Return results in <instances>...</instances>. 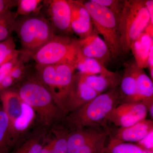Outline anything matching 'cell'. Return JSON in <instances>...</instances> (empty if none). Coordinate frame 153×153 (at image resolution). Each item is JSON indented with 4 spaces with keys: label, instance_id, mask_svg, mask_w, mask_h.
Segmentation results:
<instances>
[{
    "label": "cell",
    "instance_id": "15",
    "mask_svg": "<svg viewBox=\"0 0 153 153\" xmlns=\"http://www.w3.org/2000/svg\"><path fill=\"white\" fill-rule=\"evenodd\" d=\"M0 102L10 125L24 113L26 103L16 90L7 88L0 90Z\"/></svg>",
    "mask_w": 153,
    "mask_h": 153
},
{
    "label": "cell",
    "instance_id": "4",
    "mask_svg": "<svg viewBox=\"0 0 153 153\" xmlns=\"http://www.w3.org/2000/svg\"><path fill=\"white\" fill-rule=\"evenodd\" d=\"M150 20L146 0H125L119 18L121 55L129 54L132 43L143 32Z\"/></svg>",
    "mask_w": 153,
    "mask_h": 153
},
{
    "label": "cell",
    "instance_id": "10",
    "mask_svg": "<svg viewBox=\"0 0 153 153\" xmlns=\"http://www.w3.org/2000/svg\"><path fill=\"white\" fill-rule=\"evenodd\" d=\"M109 142L106 146L121 143H138L153 131V120L145 119L126 128H108Z\"/></svg>",
    "mask_w": 153,
    "mask_h": 153
},
{
    "label": "cell",
    "instance_id": "12",
    "mask_svg": "<svg viewBox=\"0 0 153 153\" xmlns=\"http://www.w3.org/2000/svg\"><path fill=\"white\" fill-rule=\"evenodd\" d=\"M76 42L78 51L85 57L95 59L104 65L111 59L108 47L94 30L89 36L77 39Z\"/></svg>",
    "mask_w": 153,
    "mask_h": 153
},
{
    "label": "cell",
    "instance_id": "17",
    "mask_svg": "<svg viewBox=\"0 0 153 153\" xmlns=\"http://www.w3.org/2000/svg\"><path fill=\"white\" fill-rule=\"evenodd\" d=\"M136 90L133 96L122 102H144L148 106L153 103V80L143 69L137 67Z\"/></svg>",
    "mask_w": 153,
    "mask_h": 153
},
{
    "label": "cell",
    "instance_id": "20",
    "mask_svg": "<svg viewBox=\"0 0 153 153\" xmlns=\"http://www.w3.org/2000/svg\"><path fill=\"white\" fill-rule=\"evenodd\" d=\"M123 76L121 77L119 87L122 96L121 102L130 98L136 90V74L137 67L135 62L126 63Z\"/></svg>",
    "mask_w": 153,
    "mask_h": 153
},
{
    "label": "cell",
    "instance_id": "11",
    "mask_svg": "<svg viewBox=\"0 0 153 153\" xmlns=\"http://www.w3.org/2000/svg\"><path fill=\"white\" fill-rule=\"evenodd\" d=\"M98 95L83 81L79 72L74 74L63 106L65 115L74 111Z\"/></svg>",
    "mask_w": 153,
    "mask_h": 153
},
{
    "label": "cell",
    "instance_id": "37",
    "mask_svg": "<svg viewBox=\"0 0 153 153\" xmlns=\"http://www.w3.org/2000/svg\"><path fill=\"white\" fill-rule=\"evenodd\" d=\"M146 5L150 15L149 23L153 24V0H146Z\"/></svg>",
    "mask_w": 153,
    "mask_h": 153
},
{
    "label": "cell",
    "instance_id": "14",
    "mask_svg": "<svg viewBox=\"0 0 153 153\" xmlns=\"http://www.w3.org/2000/svg\"><path fill=\"white\" fill-rule=\"evenodd\" d=\"M50 130L36 125L21 138L10 153H39L49 137Z\"/></svg>",
    "mask_w": 153,
    "mask_h": 153
},
{
    "label": "cell",
    "instance_id": "21",
    "mask_svg": "<svg viewBox=\"0 0 153 153\" xmlns=\"http://www.w3.org/2000/svg\"><path fill=\"white\" fill-rule=\"evenodd\" d=\"M76 69L85 74H108L112 71L108 70L104 65L94 58L85 57L78 51L76 60Z\"/></svg>",
    "mask_w": 153,
    "mask_h": 153
},
{
    "label": "cell",
    "instance_id": "16",
    "mask_svg": "<svg viewBox=\"0 0 153 153\" xmlns=\"http://www.w3.org/2000/svg\"><path fill=\"white\" fill-rule=\"evenodd\" d=\"M108 130L103 127L85 128L68 132L67 137L68 153H76L81 147Z\"/></svg>",
    "mask_w": 153,
    "mask_h": 153
},
{
    "label": "cell",
    "instance_id": "2",
    "mask_svg": "<svg viewBox=\"0 0 153 153\" xmlns=\"http://www.w3.org/2000/svg\"><path fill=\"white\" fill-rule=\"evenodd\" d=\"M121 100L119 86L113 88L66 114L59 124L68 132L85 128H105L107 117Z\"/></svg>",
    "mask_w": 153,
    "mask_h": 153
},
{
    "label": "cell",
    "instance_id": "32",
    "mask_svg": "<svg viewBox=\"0 0 153 153\" xmlns=\"http://www.w3.org/2000/svg\"><path fill=\"white\" fill-rule=\"evenodd\" d=\"M17 17L16 13L12 12L10 10L2 13L0 14V25L16 20Z\"/></svg>",
    "mask_w": 153,
    "mask_h": 153
},
{
    "label": "cell",
    "instance_id": "9",
    "mask_svg": "<svg viewBox=\"0 0 153 153\" xmlns=\"http://www.w3.org/2000/svg\"><path fill=\"white\" fill-rule=\"evenodd\" d=\"M46 2L48 21L59 35L71 37L73 33L71 25V9L68 1L52 0Z\"/></svg>",
    "mask_w": 153,
    "mask_h": 153
},
{
    "label": "cell",
    "instance_id": "7",
    "mask_svg": "<svg viewBox=\"0 0 153 153\" xmlns=\"http://www.w3.org/2000/svg\"><path fill=\"white\" fill-rule=\"evenodd\" d=\"M76 40L69 36L56 35L38 49L32 57L39 65L71 63L76 65L78 52Z\"/></svg>",
    "mask_w": 153,
    "mask_h": 153
},
{
    "label": "cell",
    "instance_id": "29",
    "mask_svg": "<svg viewBox=\"0 0 153 153\" xmlns=\"http://www.w3.org/2000/svg\"><path fill=\"white\" fill-rule=\"evenodd\" d=\"M17 62V59H16L7 62L0 66V83L5 77L10 75L11 70Z\"/></svg>",
    "mask_w": 153,
    "mask_h": 153
},
{
    "label": "cell",
    "instance_id": "6",
    "mask_svg": "<svg viewBox=\"0 0 153 153\" xmlns=\"http://www.w3.org/2000/svg\"><path fill=\"white\" fill-rule=\"evenodd\" d=\"M83 2L91 17L94 30L103 36L111 58H117L121 55L119 18L108 8L92 0Z\"/></svg>",
    "mask_w": 153,
    "mask_h": 153
},
{
    "label": "cell",
    "instance_id": "39",
    "mask_svg": "<svg viewBox=\"0 0 153 153\" xmlns=\"http://www.w3.org/2000/svg\"><path fill=\"white\" fill-rule=\"evenodd\" d=\"M148 113L149 114L151 118L153 120V103H152L148 106Z\"/></svg>",
    "mask_w": 153,
    "mask_h": 153
},
{
    "label": "cell",
    "instance_id": "1",
    "mask_svg": "<svg viewBox=\"0 0 153 153\" xmlns=\"http://www.w3.org/2000/svg\"><path fill=\"white\" fill-rule=\"evenodd\" d=\"M25 103L36 114V125L50 131L60 122L65 114L47 88L36 74L24 76L16 90Z\"/></svg>",
    "mask_w": 153,
    "mask_h": 153
},
{
    "label": "cell",
    "instance_id": "31",
    "mask_svg": "<svg viewBox=\"0 0 153 153\" xmlns=\"http://www.w3.org/2000/svg\"><path fill=\"white\" fill-rule=\"evenodd\" d=\"M153 131L137 143L140 146L146 149L153 150Z\"/></svg>",
    "mask_w": 153,
    "mask_h": 153
},
{
    "label": "cell",
    "instance_id": "25",
    "mask_svg": "<svg viewBox=\"0 0 153 153\" xmlns=\"http://www.w3.org/2000/svg\"><path fill=\"white\" fill-rule=\"evenodd\" d=\"M109 134L108 129L104 134L81 147L76 153H103Z\"/></svg>",
    "mask_w": 153,
    "mask_h": 153
},
{
    "label": "cell",
    "instance_id": "27",
    "mask_svg": "<svg viewBox=\"0 0 153 153\" xmlns=\"http://www.w3.org/2000/svg\"><path fill=\"white\" fill-rule=\"evenodd\" d=\"M42 1L40 0H21L17 1L18 11L16 13L21 16H27L30 15L32 13H35V11L38 9V5Z\"/></svg>",
    "mask_w": 153,
    "mask_h": 153
},
{
    "label": "cell",
    "instance_id": "13",
    "mask_svg": "<svg viewBox=\"0 0 153 153\" xmlns=\"http://www.w3.org/2000/svg\"><path fill=\"white\" fill-rule=\"evenodd\" d=\"M71 9V30L82 39L90 35L94 31L91 17L83 4V1L68 0Z\"/></svg>",
    "mask_w": 153,
    "mask_h": 153
},
{
    "label": "cell",
    "instance_id": "28",
    "mask_svg": "<svg viewBox=\"0 0 153 153\" xmlns=\"http://www.w3.org/2000/svg\"><path fill=\"white\" fill-rule=\"evenodd\" d=\"M92 1L99 4L101 5L108 8L120 18L123 8L124 1H119V0H92Z\"/></svg>",
    "mask_w": 153,
    "mask_h": 153
},
{
    "label": "cell",
    "instance_id": "34",
    "mask_svg": "<svg viewBox=\"0 0 153 153\" xmlns=\"http://www.w3.org/2000/svg\"><path fill=\"white\" fill-rule=\"evenodd\" d=\"M14 82L13 79L10 75H9L5 77L0 83V90L7 89L11 86Z\"/></svg>",
    "mask_w": 153,
    "mask_h": 153
},
{
    "label": "cell",
    "instance_id": "3",
    "mask_svg": "<svg viewBox=\"0 0 153 153\" xmlns=\"http://www.w3.org/2000/svg\"><path fill=\"white\" fill-rule=\"evenodd\" d=\"M16 31L23 48V53L33 57L37 51L56 35L51 23L45 16L30 14L16 19Z\"/></svg>",
    "mask_w": 153,
    "mask_h": 153
},
{
    "label": "cell",
    "instance_id": "22",
    "mask_svg": "<svg viewBox=\"0 0 153 153\" xmlns=\"http://www.w3.org/2000/svg\"><path fill=\"white\" fill-rule=\"evenodd\" d=\"M14 146L8 118L0 104V153H10Z\"/></svg>",
    "mask_w": 153,
    "mask_h": 153
},
{
    "label": "cell",
    "instance_id": "8",
    "mask_svg": "<svg viewBox=\"0 0 153 153\" xmlns=\"http://www.w3.org/2000/svg\"><path fill=\"white\" fill-rule=\"evenodd\" d=\"M148 106L144 102H122L108 115L105 128L111 124L115 128H126L134 125L146 119Z\"/></svg>",
    "mask_w": 153,
    "mask_h": 153
},
{
    "label": "cell",
    "instance_id": "24",
    "mask_svg": "<svg viewBox=\"0 0 153 153\" xmlns=\"http://www.w3.org/2000/svg\"><path fill=\"white\" fill-rule=\"evenodd\" d=\"M22 51L16 50L13 37L0 42V66L7 62L17 59Z\"/></svg>",
    "mask_w": 153,
    "mask_h": 153
},
{
    "label": "cell",
    "instance_id": "18",
    "mask_svg": "<svg viewBox=\"0 0 153 153\" xmlns=\"http://www.w3.org/2000/svg\"><path fill=\"white\" fill-rule=\"evenodd\" d=\"M83 81L99 94L119 86L121 77L117 72L108 74H85L79 73Z\"/></svg>",
    "mask_w": 153,
    "mask_h": 153
},
{
    "label": "cell",
    "instance_id": "36",
    "mask_svg": "<svg viewBox=\"0 0 153 153\" xmlns=\"http://www.w3.org/2000/svg\"><path fill=\"white\" fill-rule=\"evenodd\" d=\"M148 67L149 69L152 80H153V45L151 47L148 59Z\"/></svg>",
    "mask_w": 153,
    "mask_h": 153
},
{
    "label": "cell",
    "instance_id": "19",
    "mask_svg": "<svg viewBox=\"0 0 153 153\" xmlns=\"http://www.w3.org/2000/svg\"><path fill=\"white\" fill-rule=\"evenodd\" d=\"M153 39L146 33H142L132 43L130 47L134 57L135 62L139 68L143 69L148 67V59Z\"/></svg>",
    "mask_w": 153,
    "mask_h": 153
},
{
    "label": "cell",
    "instance_id": "33",
    "mask_svg": "<svg viewBox=\"0 0 153 153\" xmlns=\"http://www.w3.org/2000/svg\"><path fill=\"white\" fill-rule=\"evenodd\" d=\"M17 2V1L0 0V14L10 10L11 8Z\"/></svg>",
    "mask_w": 153,
    "mask_h": 153
},
{
    "label": "cell",
    "instance_id": "30",
    "mask_svg": "<svg viewBox=\"0 0 153 153\" xmlns=\"http://www.w3.org/2000/svg\"><path fill=\"white\" fill-rule=\"evenodd\" d=\"M23 74H24V68L22 65L18 63V62L12 68L10 75L13 79L15 82V80L20 81L24 76H23Z\"/></svg>",
    "mask_w": 153,
    "mask_h": 153
},
{
    "label": "cell",
    "instance_id": "5",
    "mask_svg": "<svg viewBox=\"0 0 153 153\" xmlns=\"http://www.w3.org/2000/svg\"><path fill=\"white\" fill-rule=\"evenodd\" d=\"M75 70V64L71 63L52 65L37 64L36 66V76L51 93L63 112L64 103Z\"/></svg>",
    "mask_w": 153,
    "mask_h": 153
},
{
    "label": "cell",
    "instance_id": "23",
    "mask_svg": "<svg viewBox=\"0 0 153 153\" xmlns=\"http://www.w3.org/2000/svg\"><path fill=\"white\" fill-rule=\"evenodd\" d=\"M54 136L52 153H68L67 137L68 132L60 126L57 125L51 129Z\"/></svg>",
    "mask_w": 153,
    "mask_h": 153
},
{
    "label": "cell",
    "instance_id": "38",
    "mask_svg": "<svg viewBox=\"0 0 153 153\" xmlns=\"http://www.w3.org/2000/svg\"><path fill=\"white\" fill-rule=\"evenodd\" d=\"M144 33L147 34L151 38L153 39V24L149 23L143 31Z\"/></svg>",
    "mask_w": 153,
    "mask_h": 153
},
{
    "label": "cell",
    "instance_id": "35",
    "mask_svg": "<svg viewBox=\"0 0 153 153\" xmlns=\"http://www.w3.org/2000/svg\"><path fill=\"white\" fill-rule=\"evenodd\" d=\"M53 144V138L49 137V139L42 148L39 153H52Z\"/></svg>",
    "mask_w": 153,
    "mask_h": 153
},
{
    "label": "cell",
    "instance_id": "26",
    "mask_svg": "<svg viewBox=\"0 0 153 153\" xmlns=\"http://www.w3.org/2000/svg\"><path fill=\"white\" fill-rule=\"evenodd\" d=\"M103 153H153V150L146 149L139 145L132 143H124L108 146Z\"/></svg>",
    "mask_w": 153,
    "mask_h": 153
}]
</instances>
